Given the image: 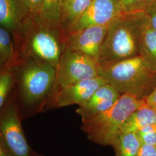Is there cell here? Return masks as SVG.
Listing matches in <instances>:
<instances>
[{
	"label": "cell",
	"instance_id": "6da1fadb",
	"mask_svg": "<svg viewBox=\"0 0 156 156\" xmlns=\"http://www.w3.org/2000/svg\"><path fill=\"white\" fill-rule=\"evenodd\" d=\"M14 73L17 97L26 115L46 109L56 84L57 69L35 60H19L11 68Z\"/></svg>",
	"mask_w": 156,
	"mask_h": 156
},
{
	"label": "cell",
	"instance_id": "7a4b0ae2",
	"mask_svg": "<svg viewBox=\"0 0 156 156\" xmlns=\"http://www.w3.org/2000/svg\"><path fill=\"white\" fill-rule=\"evenodd\" d=\"M147 19L145 12L124 13L109 25L101 48L100 65L140 56Z\"/></svg>",
	"mask_w": 156,
	"mask_h": 156
},
{
	"label": "cell",
	"instance_id": "3957f363",
	"mask_svg": "<svg viewBox=\"0 0 156 156\" xmlns=\"http://www.w3.org/2000/svg\"><path fill=\"white\" fill-rule=\"evenodd\" d=\"M12 38L19 60L44 62L57 69L64 49L60 30L45 25L32 16Z\"/></svg>",
	"mask_w": 156,
	"mask_h": 156
},
{
	"label": "cell",
	"instance_id": "277c9868",
	"mask_svg": "<svg viewBox=\"0 0 156 156\" xmlns=\"http://www.w3.org/2000/svg\"><path fill=\"white\" fill-rule=\"evenodd\" d=\"M99 76L120 94L131 95L138 100H145L156 88V71L140 56L100 65Z\"/></svg>",
	"mask_w": 156,
	"mask_h": 156
},
{
	"label": "cell",
	"instance_id": "5b68a950",
	"mask_svg": "<svg viewBox=\"0 0 156 156\" xmlns=\"http://www.w3.org/2000/svg\"><path fill=\"white\" fill-rule=\"evenodd\" d=\"M145 100L131 95H121L117 102L106 111L82 121L81 129L95 144L111 146L122 133L124 124L136 110L145 105Z\"/></svg>",
	"mask_w": 156,
	"mask_h": 156
},
{
	"label": "cell",
	"instance_id": "8992f818",
	"mask_svg": "<svg viewBox=\"0 0 156 156\" xmlns=\"http://www.w3.org/2000/svg\"><path fill=\"white\" fill-rule=\"evenodd\" d=\"M20 113L17 94H15L1 109L0 141L11 156H34V151L24 134Z\"/></svg>",
	"mask_w": 156,
	"mask_h": 156
},
{
	"label": "cell",
	"instance_id": "52a82bcc",
	"mask_svg": "<svg viewBox=\"0 0 156 156\" xmlns=\"http://www.w3.org/2000/svg\"><path fill=\"white\" fill-rule=\"evenodd\" d=\"M99 68L98 62L89 56L64 48L57 69L53 94L72 84L99 76Z\"/></svg>",
	"mask_w": 156,
	"mask_h": 156
},
{
	"label": "cell",
	"instance_id": "ba28073f",
	"mask_svg": "<svg viewBox=\"0 0 156 156\" xmlns=\"http://www.w3.org/2000/svg\"><path fill=\"white\" fill-rule=\"evenodd\" d=\"M124 13L119 0H92L82 16L62 35L76 33L92 26H109Z\"/></svg>",
	"mask_w": 156,
	"mask_h": 156
},
{
	"label": "cell",
	"instance_id": "9c48e42d",
	"mask_svg": "<svg viewBox=\"0 0 156 156\" xmlns=\"http://www.w3.org/2000/svg\"><path fill=\"white\" fill-rule=\"evenodd\" d=\"M105 83L100 76L80 81L53 93L46 109L82 104L95 91ZM45 109V110H46Z\"/></svg>",
	"mask_w": 156,
	"mask_h": 156
},
{
	"label": "cell",
	"instance_id": "30bf717a",
	"mask_svg": "<svg viewBox=\"0 0 156 156\" xmlns=\"http://www.w3.org/2000/svg\"><path fill=\"white\" fill-rule=\"evenodd\" d=\"M109 26H95L62 35L64 48L78 51L98 62L101 48Z\"/></svg>",
	"mask_w": 156,
	"mask_h": 156
},
{
	"label": "cell",
	"instance_id": "8fae6325",
	"mask_svg": "<svg viewBox=\"0 0 156 156\" xmlns=\"http://www.w3.org/2000/svg\"><path fill=\"white\" fill-rule=\"evenodd\" d=\"M32 16L27 0H0L1 27L6 29L12 36L17 33Z\"/></svg>",
	"mask_w": 156,
	"mask_h": 156
},
{
	"label": "cell",
	"instance_id": "7c38bea8",
	"mask_svg": "<svg viewBox=\"0 0 156 156\" xmlns=\"http://www.w3.org/2000/svg\"><path fill=\"white\" fill-rule=\"evenodd\" d=\"M121 95L108 84H102L82 104L76 112L82 121L94 117L106 111L117 102Z\"/></svg>",
	"mask_w": 156,
	"mask_h": 156
},
{
	"label": "cell",
	"instance_id": "4fadbf2b",
	"mask_svg": "<svg viewBox=\"0 0 156 156\" xmlns=\"http://www.w3.org/2000/svg\"><path fill=\"white\" fill-rule=\"evenodd\" d=\"M92 0H64L60 19V31H66L86 11Z\"/></svg>",
	"mask_w": 156,
	"mask_h": 156
},
{
	"label": "cell",
	"instance_id": "5bb4252c",
	"mask_svg": "<svg viewBox=\"0 0 156 156\" xmlns=\"http://www.w3.org/2000/svg\"><path fill=\"white\" fill-rule=\"evenodd\" d=\"M156 125V110L146 103L134 111L124 124L122 133H136L149 125Z\"/></svg>",
	"mask_w": 156,
	"mask_h": 156
},
{
	"label": "cell",
	"instance_id": "9a60e30c",
	"mask_svg": "<svg viewBox=\"0 0 156 156\" xmlns=\"http://www.w3.org/2000/svg\"><path fill=\"white\" fill-rule=\"evenodd\" d=\"M11 34L6 29L0 27V67L1 70L11 69L19 62L17 51Z\"/></svg>",
	"mask_w": 156,
	"mask_h": 156
},
{
	"label": "cell",
	"instance_id": "2e32d148",
	"mask_svg": "<svg viewBox=\"0 0 156 156\" xmlns=\"http://www.w3.org/2000/svg\"><path fill=\"white\" fill-rule=\"evenodd\" d=\"M142 145L136 133H122L114 141L112 147L116 156H137Z\"/></svg>",
	"mask_w": 156,
	"mask_h": 156
},
{
	"label": "cell",
	"instance_id": "e0dca14e",
	"mask_svg": "<svg viewBox=\"0 0 156 156\" xmlns=\"http://www.w3.org/2000/svg\"><path fill=\"white\" fill-rule=\"evenodd\" d=\"M64 0H45L36 17L40 22L60 30V19Z\"/></svg>",
	"mask_w": 156,
	"mask_h": 156
},
{
	"label": "cell",
	"instance_id": "ac0fdd59",
	"mask_svg": "<svg viewBox=\"0 0 156 156\" xmlns=\"http://www.w3.org/2000/svg\"><path fill=\"white\" fill-rule=\"evenodd\" d=\"M140 56L156 71V30L151 27L148 23L144 34Z\"/></svg>",
	"mask_w": 156,
	"mask_h": 156
},
{
	"label": "cell",
	"instance_id": "d6986e66",
	"mask_svg": "<svg viewBox=\"0 0 156 156\" xmlns=\"http://www.w3.org/2000/svg\"><path fill=\"white\" fill-rule=\"evenodd\" d=\"M15 85L14 73L12 69L1 70L0 73V108L2 109L8 102L12 89Z\"/></svg>",
	"mask_w": 156,
	"mask_h": 156
},
{
	"label": "cell",
	"instance_id": "ffe728a7",
	"mask_svg": "<svg viewBox=\"0 0 156 156\" xmlns=\"http://www.w3.org/2000/svg\"><path fill=\"white\" fill-rule=\"evenodd\" d=\"M156 0H119L124 13L145 12Z\"/></svg>",
	"mask_w": 156,
	"mask_h": 156
},
{
	"label": "cell",
	"instance_id": "44dd1931",
	"mask_svg": "<svg viewBox=\"0 0 156 156\" xmlns=\"http://www.w3.org/2000/svg\"><path fill=\"white\" fill-rule=\"evenodd\" d=\"M136 133L142 145L156 146V125H149L140 128Z\"/></svg>",
	"mask_w": 156,
	"mask_h": 156
},
{
	"label": "cell",
	"instance_id": "7402d4cb",
	"mask_svg": "<svg viewBox=\"0 0 156 156\" xmlns=\"http://www.w3.org/2000/svg\"><path fill=\"white\" fill-rule=\"evenodd\" d=\"M148 24L156 30V0L145 12Z\"/></svg>",
	"mask_w": 156,
	"mask_h": 156
},
{
	"label": "cell",
	"instance_id": "603a6c76",
	"mask_svg": "<svg viewBox=\"0 0 156 156\" xmlns=\"http://www.w3.org/2000/svg\"><path fill=\"white\" fill-rule=\"evenodd\" d=\"M28 2V5L32 16L37 17L39 12L41 9V8L43 5L44 2L45 0H27Z\"/></svg>",
	"mask_w": 156,
	"mask_h": 156
},
{
	"label": "cell",
	"instance_id": "cb8c5ba5",
	"mask_svg": "<svg viewBox=\"0 0 156 156\" xmlns=\"http://www.w3.org/2000/svg\"><path fill=\"white\" fill-rule=\"evenodd\" d=\"M137 156H156V146L142 145Z\"/></svg>",
	"mask_w": 156,
	"mask_h": 156
},
{
	"label": "cell",
	"instance_id": "d4e9b609",
	"mask_svg": "<svg viewBox=\"0 0 156 156\" xmlns=\"http://www.w3.org/2000/svg\"><path fill=\"white\" fill-rule=\"evenodd\" d=\"M146 103L154 109L156 110V88L146 99Z\"/></svg>",
	"mask_w": 156,
	"mask_h": 156
},
{
	"label": "cell",
	"instance_id": "484cf974",
	"mask_svg": "<svg viewBox=\"0 0 156 156\" xmlns=\"http://www.w3.org/2000/svg\"><path fill=\"white\" fill-rule=\"evenodd\" d=\"M0 156H11L4 144L0 141Z\"/></svg>",
	"mask_w": 156,
	"mask_h": 156
},
{
	"label": "cell",
	"instance_id": "4316f807",
	"mask_svg": "<svg viewBox=\"0 0 156 156\" xmlns=\"http://www.w3.org/2000/svg\"><path fill=\"white\" fill-rule=\"evenodd\" d=\"M34 156H41V155H40L39 154H38V153H35V152H34Z\"/></svg>",
	"mask_w": 156,
	"mask_h": 156
}]
</instances>
